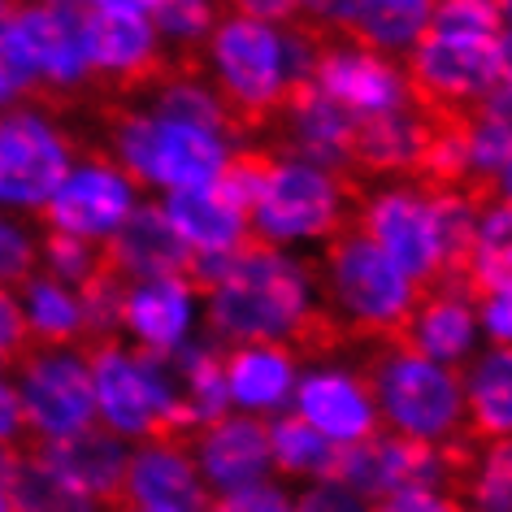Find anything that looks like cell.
Wrapping results in <instances>:
<instances>
[{
  "mask_svg": "<svg viewBox=\"0 0 512 512\" xmlns=\"http://www.w3.org/2000/svg\"><path fill=\"white\" fill-rule=\"evenodd\" d=\"M204 300H209V339L222 352L252 343L287 348L313 313V278L304 261H291L283 248L248 235L226 256Z\"/></svg>",
  "mask_w": 512,
  "mask_h": 512,
  "instance_id": "obj_1",
  "label": "cell"
},
{
  "mask_svg": "<svg viewBox=\"0 0 512 512\" xmlns=\"http://www.w3.org/2000/svg\"><path fill=\"white\" fill-rule=\"evenodd\" d=\"M309 278L313 304L339 326L352 352L369 348V343H391L417 296V287L356 226L322 243L317 274Z\"/></svg>",
  "mask_w": 512,
  "mask_h": 512,
  "instance_id": "obj_2",
  "label": "cell"
},
{
  "mask_svg": "<svg viewBox=\"0 0 512 512\" xmlns=\"http://www.w3.org/2000/svg\"><path fill=\"white\" fill-rule=\"evenodd\" d=\"M356 374L374 400L382 430L421 443H443L465 426L456 369L430 365L413 352L395 348V343H369V348H361Z\"/></svg>",
  "mask_w": 512,
  "mask_h": 512,
  "instance_id": "obj_3",
  "label": "cell"
},
{
  "mask_svg": "<svg viewBox=\"0 0 512 512\" xmlns=\"http://www.w3.org/2000/svg\"><path fill=\"white\" fill-rule=\"evenodd\" d=\"M408 100L426 113H473L508 92V35H465L426 27L408 48Z\"/></svg>",
  "mask_w": 512,
  "mask_h": 512,
  "instance_id": "obj_4",
  "label": "cell"
},
{
  "mask_svg": "<svg viewBox=\"0 0 512 512\" xmlns=\"http://www.w3.org/2000/svg\"><path fill=\"white\" fill-rule=\"evenodd\" d=\"M356 196L361 191L317 165L274 157L248 204V230L270 248L326 243L352 226Z\"/></svg>",
  "mask_w": 512,
  "mask_h": 512,
  "instance_id": "obj_5",
  "label": "cell"
},
{
  "mask_svg": "<svg viewBox=\"0 0 512 512\" xmlns=\"http://www.w3.org/2000/svg\"><path fill=\"white\" fill-rule=\"evenodd\" d=\"M14 369H18L14 391H18L22 417H27V434L35 443H57V439H70V434L100 426L92 374H87L83 352L35 348Z\"/></svg>",
  "mask_w": 512,
  "mask_h": 512,
  "instance_id": "obj_6",
  "label": "cell"
},
{
  "mask_svg": "<svg viewBox=\"0 0 512 512\" xmlns=\"http://www.w3.org/2000/svg\"><path fill=\"white\" fill-rule=\"evenodd\" d=\"M352 226L387 256L413 287L439 278V243H434L430 191L413 183H382L356 196Z\"/></svg>",
  "mask_w": 512,
  "mask_h": 512,
  "instance_id": "obj_7",
  "label": "cell"
},
{
  "mask_svg": "<svg viewBox=\"0 0 512 512\" xmlns=\"http://www.w3.org/2000/svg\"><path fill=\"white\" fill-rule=\"evenodd\" d=\"M74 165V139L40 109H18L0 122V204L44 213Z\"/></svg>",
  "mask_w": 512,
  "mask_h": 512,
  "instance_id": "obj_8",
  "label": "cell"
},
{
  "mask_svg": "<svg viewBox=\"0 0 512 512\" xmlns=\"http://www.w3.org/2000/svg\"><path fill=\"white\" fill-rule=\"evenodd\" d=\"M92 374V395H96V421L118 439H139L148 443L165 421L161 391L152 382L144 356L126 348L122 339H105L92 348H79Z\"/></svg>",
  "mask_w": 512,
  "mask_h": 512,
  "instance_id": "obj_9",
  "label": "cell"
},
{
  "mask_svg": "<svg viewBox=\"0 0 512 512\" xmlns=\"http://www.w3.org/2000/svg\"><path fill=\"white\" fill-rule=\"evenodd\" d=\"M135 209V183L113 165L105 152H83V161L70 165L61 178L53 200L44 204L48 230L87 239V243H109L122 230V222Z\"/></svg>",
  "mask_w": 512,
  "mask_h": 512,
  "instance_id": "obj_10",
  "label": "cell"
},
{
  "mask_svg": "<svg viewBox=\"0 0 512 512\" xmlns=\"http://www.w3.org/2000/svg\"><path fill=\"white\" fill-rule=\"evenodd\" d=\"M309 83L356 118H378V113H395L408 105L404 70H395V61L369 53L343 35L339 40H313Z\"/></svg>",
  "mask_w": 512,
  "mask_h": 512,
  "instance_id": "obj_11",
  "label": "cell"
},
{
  "mask_svg": "<svg viewBox=\"0 0 512 512\" xmlns=\"http://www.w3.org/2000/svg\"><path fill=\"white\" fill-rule=\"evenodd\" d=\"M187 456L209 495L261 486L270 478V430H265V417H248V413L217 417L196 430Z\"/></svg>",
  "mask_w": 512,
  "mask_h": 512,
  "instance_id": "obj_12",
  "label": "cell"
},
{
  "mask_svg": "<svg viewBox=\"0 0 512 512\" xmlns=\"http://www.w3.org/2000/svg\"><path fill=\"white\" fill-rule=\"evenodd\" d=\"M473 330H478V317H473V300L465 296V287L430 283L417 287L413 309H408L404 326L395 330L391 343L430 365L456 369L473 348Z\"/></svg>",
  "mask_w": 512,
  "mask_h": 512,
  "instance_id": "obj_13",
  "label": "cell"
},
{
  "mask_svg": "<svg viewBox=\"0 0 512 512\" xmlns=\"http://www.w3.org/2000/svg\"><path fill=\"white\" fill-rule=\"evenodd\" d=\"M35 460H44L61 482L70 486L79 499H87L96 512H109L122 499V473H126V443L118 434H109L105 426H92L83 434L57 443H27Z\"/></svg>",
  "mask_w": 512,
  "mask_h": 512,
  "instance_id": "obj_14",
  "label": "cell"
},
{
  "mask_svg": "<svg viewBox=\"0 0 512 512\" xmlns=\"http://www.w3.org/2000/svg\"><path fill=\"white\" fill-rule=\"evenodd\" d=\"M296 417L330 443H365L382 434V421L374 413L365 382L356 369H313L296 387Z\"/></svg>",
  "mask_w": 512,
  "mask_h": 512,
  "instance_id": "obj_15",
  "label": "cell"
},
{
  "mask_svg": "<svg viewBox=\"0 0 512 512\" xmlns=\"http://www.w3.org/2000/svg\"><path fill=\"white\" fill-rule=\"evenodd\" d=\"M109 261L126 283H148V278H183L191 270L187 243L174 235V226L165 222L161 204H135L131 217L109 243Z\"/></svg>",
  "mask_w": 512,
  "mask_h": 512,
  "instance_id": "obj_16",
  "label": "cell"
},
{
  "mask_svg": "<svg viewBox=\"0 0 512 512\" xmlns=\"http://www.w3.org/2000/svg\"><path fill=\"white\" fill-rule=\"evenodd\" d=\"M191 291L183 278H148V283H131L122 296V330L139 348L135 352H174L187 343L191 330Z\"/></svg>",
  "mask_w": 512,
  "mask_h": 512,
  "instance_id": "obj_17",
  "label": "cell"
},
{
  "mask_svg": "<svg viewBox=\"0 0 512 512\" xmlns=\"http://www.w3.org/2000/svg\"><path fill=\"white\" fill-rule=\"evenodd\" d=\"M122 499L126 504H157V508H174V512H200L204 504H209V491H204V482H200V473H196V465H191L187 452L157 447V443H139V452L126 456Z\"/></svg>",
  "mask_w": 512,
  "mask_h": 512,
  "instance_id": "obj_18",
  "label": "cell"
},
{
  "mask_svg": "<svg viewBox=\"0 0 512 512\" xmlns=\"http://www.w3.org/2000/svg\"><path fill=\"white\" fill-rule=\"evenodd\" d=\"M161 213H165V222L174 226V235L187 243V252H196V256H230L252 235L248 213H243L222 187L170 191Z\"/></svg>",
  "mask_w": 512,
  "mask_h": 512,
  "instance_id": "obj_19",
  "label": "cell"
},
{
  "mask_svg": "<svg viewBox=\"0 0 512 512\" xmlns=\"http://www.w3.org/2000/svg\"><path fill=\"white\" fill-rule=\"evenodd\" d=\"M222 382L226 400L243 413H278L296 391V361L278 343H252V348L222 352Z\"/></svg>",
  "mask_w": 512,
  "mask_h": 512,
  "instance_id": "obj_20",
  "label": "cell"
},
{
  "mask_svg": "<svg viewBox=\"0 0 512 512\" xmlns=\"http://www.w3.org/2000/svg\"><path fill=\"white\" fill-rule=\"evenodd\" d=\"M430 9L434 0H352L343 18V40L391 61L421 40V31L430 27Z\"/></svg>",
  "mask_w": 512,
  "mask_h": 512,
  "instance_id": "obj_21",
  "label": "cell"
},
{
  "mask_svg": "<svg viewBox=\"0 0 512 512\" xmlns=\"http://www.w3.org/2000/svg\"><path fill=\"white\" fill-rule=\"evenodd\" d=\"M22 322H27L31 348H83L87 339V313L79 291L53 283L44 274H31L22 287Z\"/></svg>",
  "mask_w": 512,
  "mask_h": 512,
  "instance_id": "obj_22",
  "label": "cell"
},
{
  "mask_svg": "<svg viewBox=\"0 0 512 512\" xmlns=\"http://www.w3.org/2000/svg\"><path fill=\"white\" fill-rule=\"evenodd\" d=\"M465 430L473 443H508V352L495 348L460 378Z\"/></svg>",
  "mask_w": 512,
  "mask_h": 512,
  "instance_id": "obj_23",
  "label": "cell"
},
{
  "mask_svg": "<svg viewBox=\"0 0 512 512\" xmlns=\"http://www.w3.org/2000/svg\"><path fill=\"white\" fill-rule=\"evenodd\" d=\"M270 430V469H278L283 478H317V482H335L343 443L322 439L309 421H300L296 413H283L274 421H265Z\"/></svg>",
  "mask_w": 512,
  "mask_h": 512,
  "instance_id": "obj_24",
  "label": "cell"
},
{
  "mask_svg": "<svg viewBox=\"0 0 512 512\" xmlns=\"http://www.w3.org/2000/svg\"><path fill=\"white\" fill-rule=\"evenodd\" d=\"M40 265H44V278H53V283L70 287V291H83L87 283H96V278L109 270V248L105 243L61 235V230H44Z\"/></svg>",
  "mask_w": 512,
  "mask_h": 512,
  "instance_id": "obj_25",
  "label": "cell"
},
{
  "mask_svg": "<svg viewBox=\"0 0 512 512\" xmlns=\"http://www.w3.org/2000/svg\"><path fill=\"white\" fill-rule=\"evenodd\" d=\"M35 270H40V243L31 239V230L0 217V291L27 287Z\"/></svg>",
  "mask_w": 512,
  "mask_h": 512,
  "instance_id": "obj_26",
  "label": "cell"
},
{
  "mask_svg": "<svg viewBox=\"0 0 512 512\" xmlns=\"http://www.w3.org/2000/svg\"><path fill=\"white\" fill-rule=\"evenodd\" d=\"M200 512H291V499L278 486L261 482V486H243V491L209 495V504Z\"/></svg>",
  "mask_w": 512,
  "mask_h": 512,
  "instance_id": "obj_27",
  "label": "cell"
},
{
  "mask_svg": "<svg viewBox=\"0 0 512 512\" xmlns=\"http://www.w3.org/2000/svg\"><path fill=\"white\" fill-rule=\"evenodd\" d=\"M27 352L35 348H31L27 322H22V309L9 291H0V369H14Z\"/></svg>",
  "mask_w": 512,
  "mask_h": 512,
  "instance_id": "obj_28",
  "label": "cell"
},
{
  "mask_svg": "<svg viewBox=\"0 0 512 512\" xmlns=\"http://www.w3.org/2000/svg\"><path fill=\"white\" fill-rule=\"evenodd\" d=\"M222 9H230L235 18L265 22V27H296L300 18V0H222Z\"/></svg>",
  "mask_w": 512,
  "mask_h": 512,
  "instance_id": "obj_29",
  "label": "cell"
},
{
  "mask_svg": "<svg viewBox=\"0 0 512 512\" xmlns=\"http://www.w3.org/2000/svg\"><path fill=\"white\" fill-rule=\"evenodd\" d=\"M291 512H365V499L352 495L348 486H339V482H317L296 499Z\"/></svg>",
  "mask_w": 512,
  "mask_h": 512,
  "instance_id": "obj_30",
  "label": "cell"
},
{
  "mask_svg": "<svg viewBox=\"0 0 512 512\" xmlns=\"http://www.w3.org/2000/svg\"><path fill=\"white\" fill-rule=\"evenodd\" d=\"M460 504L452 499L434 495V491H391L374 499V504H365V512H456Z\"/></svg>",
  "mask_w": 512,
  "mask_h": 512,
  "instance_id": "obj_31",
  "label": "cell"
},
{
  "mask_svg": "<svg viewBox=\"0 0 512 512\" xmlns=\"http://www.w3.org/2000/svg\"><path fill=\"white\" fill-rule=\"evenodd\" d=\"M31 434H27V417H22V404H18V391L14 382L0 378V447H22Z\"/></svg>",
  "mask_w": 512,
  "mask_h": 512,
  "instance_id": "obj_32",
  "label": "cell"
},
{
  "mask_svg": "<svg viewBox=\"0 0 512 512\" xmlns=\"http://www.w3.org/2000/svg\"><path fill=\"white\" fill-rule=\"evenodd\" d=\"M478 313H482V330L491 335V343L508 352V291L478 300Z\"/></svg>",
  "mask_w": 512,
  "mask_h": 512,
  "instance_id": "obj_33",
  "label": "cell"
},
{
  "mask_svg": "<svg viewBox=\"0 0 512 512\" xmlns=\"http://www.w3.org/2000/svg\"><path fill=\"white\" fill-rule=\"evenodd\" d=\"M96 9H131V14H152L157 0H92Z\"/></svg>",
  "mask_w": 512,
  "mask_h": 512,
  "instance_id": "obj_34",
  "label": "cell"
},
{
  "mask_svg": "<svg viewBox=\"0 0 512 512\" xmlns=\"http://www.w3.org/2000/svg\"><path fill=\"white\" fill-rule=\"evenodd\" d=\"M109 512H174V508H157V504H126V499H122V504H113Z\"/></svg>",
  "mask_w": 512,
  "mask_h": 512,
  "instance_id": "obj_35",
  "label": "cell"
},
{
  "mask_svg": "<svg viewBox=\"0 0 512 512\" xmlns=\"http://www.w3.org/2000/svg\"><path fill=\"white\" fill-rule=\"evenodd\" d=\"M18 96V87H14V79H9L5 70H0V105H9V100Z\"/></svg>",
  "mask_w": 512,
  "mask_h": 512,
  "instance_id": "obj_36",
  "label": "cell"
},
{
  "mask_svg": "<svg viewBox=\"0 0 512 512\" xmlns=\"http://www.w3.org/2000/svg\"><path fill=\"white\" fill-rule=\"evenodd\" d=\"M9 5H18V9H22V5H44V0H9Z\"/></svg>",
  "mask_w": 512,
  "mask_h": 512,
  "instance_id": "obj_37",
  "label": "cell"
},
{
  "mask_svg": "<svg viewBox=\"0 0 512 512\" xmlns=\"http://www.w3.org/2000/svg\"><path fill=\"white\" fill-rule=\"evenodd\" d=\"M9 14V0H0V18H5Z\"/></svg>",
  "mask_w": 512,
  "mask_h": 512,
  "instance_id": "obj_38",
  "label": "cell"
},
{
  "mask_svg": "<svg viewBox=\"0 0 512 512\" xmlns=\"http://www.w3.org/2000/svg\"><path fill=\"white\" fill-rule=\"evenodd\" d=\"M0 512H9V508H5V495H0Z\"/></svg>",
  "mask_w": 512,
  "mask_h": 512,
  "instance_id": "obj_39",
  "label": "cell"
},
{
  "mask_svg": "<svg viewBox=\"0 0 512 512\" xmlns=\"http://www.w3.org/2000/svg\"><path fill=\"white\" fill-rule=\"evenodd\" d=\"M456 512H465V508H456Z\"/></svg>",
  "mask_w": 512,
  "mask_h": 512,
  "instance_id": "obj_40",
  "label": "cell"
}]
</instances>
